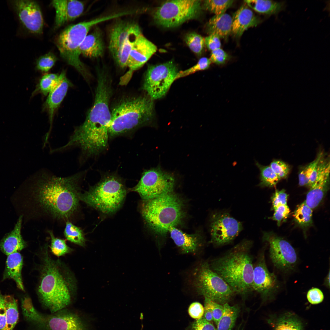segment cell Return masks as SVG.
I'll return each mask as SVG.
<instances>
[{"mask_svg":"<svg viewBox=\"0 0 330 330\" xmlns=\"http://www.w3.org/2000/svg\"><path fill=\"white\" fill-rule=\"evenodd\" d=\"M223 305V313L217 325L216 330H232L239 315L240 308L237 305L231 306L228 303Z\"/></svg>","mask_w":330,"mask_h":330,"instance_id":"32","label":"cell"},{"mask_svg":"<svg viewBox=\"0 0 330 330\" xmlns=\"http://www.w3.org/2000/svg\"><path fill=\"white\" fill-rule=\"evenodd\" d=\"M329 166L320 174L307 193L304 202L312 209L318 206L328 190L329 183Z\"/></svg>","mask_w":330,"mask_h":330,"instance_id":"24","label":"cell"},{"mask_svg":"<svg viewBox=\"0 0 330 330\" xmlns=\"http://www.w3.org/2000/svg\"><path fill=\"white\" fill-rule=\"evenodd\" d=\"M204 313L203 317L207 321L211 322L213 321L212 310L208 303L204 301Z\"/></svg>","mask_w":330,"mask_h":330,"instance_id":"55","label":"cell"},{"mask_svg":"<svg viewBox=\"0 0 330 330\" xmlns=\"http://www.w3.org/2000/svg\"><path fill=\"white\" fill-rule=\"evenodd\" d=\"M6 313L5 326L2 330H13L19 318L17 302L11 295H4Z\"/></svg>","mask_w":330,"mask_h":330,"instance_id":"33","label":"cell"},{"mask_svg":"<svg viewBox=\"0 0 330 330\" xmlns=\"http://www.w3.org/2000/svg\"><path fill=\"white\" fill-rule=\"evenodd\" d=\"M234 1L232 0H205L203 2V7L215 15H218L225 13Z\"/></svg>","mask_w":330,"mask_h":330,"instance_id":"39","label":"cell"},{"mask_svg":"<svg viewBox=\"0 0 330 330\" xmlns=\"http://www.w3.org/2000/svg\"><path fill=\"white\" fill-rule=\"evenodd\" d=\"M23 28L29 32L40 34L43 32V17L40 8L36 2L17 0L10 2Z\"/></svg>","mask_w":330,"mask_h":330,"instance_id":"16","label":"cell"},{"mask_svg":"<svg viewBox=\"0 0 330 330\" xmlns=\"http://www.w3.org/2000/svg\"><path fill=\"white\" fill-rule=\"evenodd\" d=\"M127 190L122 180L113 174L104 176L87 191L79 195L80 200L103 214H112L121 206Z\"/></svg>","mask_w":330,"mask_h":330,"instance_id":"8","label":"cell"},{"mask_svg":"<svg viewBox=\"0 0 330 330\" xmlns=\"http://www.w3.org/2000/svg\"><path fill=\"white\" fill-rule=\"evenodd\" d=\"M324 153L323 151L320 150L317 157L313 161L303 167L300 170L298 175L299 185L300 186H308L310 176Z\"/></svg>","mask_w":330,"mask_h":330,"instance_id":"41","label":"cell"},{"mask_svg":"<svg viewBox=\"0 0 330 330\" xmlns=\"http://www.w3.org/2000/svg\"><path fill=\"white\" fill-rule=\"evenodd\" d=\"M51 4L55 11L56 28L78 17L82 14L84 8V3L77 0H53Z\"/></svg>","mask_w":330,"mask_h":330,"instance_id":"19","label":"cell"},{"mask_svg":"<svg viewBox=\"0 0 330 330\" xmlns=\"http://www.w3.org/2000/svg\"><path fill=\"white\" fill-rule=\"evenodd\" d=\"M274 213L272 219L277 222L280 225L281 222L286 219L290 212V210L287 205H280L274 209Z\"/></svg>","mask_w":330,"mask_h":330,"instance_id":"48","label":"cell"},{"mask_svg":"<svg viewBox=\"0 0 330 330\" xmlns=\"http://www.w3.org/2000/svg\"><path fill=\"white\" fill-rule=\"evenodd\" d=\"M228 58L226 53L220 48L211 52L209 59L211 62L220 65L224 64Z\"/></svg>","mask_w":330,"mask_h":330,"instance_id":"49","label":"cell"},{"mask_svg":"<svg viewBox=\"0 0 330 330\" xmlns=\"http://www.w3.org/2000/svg\"><path fill=\"white\" fill-rule=\"evenodd\" d=\"M6 313L5 306L4 295L0 291V330L4 327L6 322Z\"/></svg>","mask_w":330,"mask_h":330,"instance_id":"54","label":"cell"},{"mask_svg":"<svg viewBox=\"0 0 330 330\" xmlns=\"http://www.w3.org/2000/svg\"><path fill=\"white\" fill-rule=\"evenodd\" d=\"M252 245L251 240H244L209 263L211 269L243 298L253 291Z\"/></svg>","mask_w":330,"mask_h":330,"instance_id":"3","label":"cell"},{"mask_svg":"<svg viewBox=\"0 0 330 330\" xmlns=\"http://www.w3.org/2000/svg\"><path fill=\"white\" fill-rule=\"evenodd\" d=\"M138 25L135 22L121 20L113 25L109 32L108 48L113 58L118 53L127 37Z\"/></svg>","mask_w":330,"mask_h":330,"instance_id":"20","label":"cell"},{"mask_svg":"<svg viewBox=\"0 0 330 330\" xmlns=\"http://www.w3.org/2000/svg\"><path fill=\"white\" fill-rule=\"evenodd\" d=\"M307 298L309 302L312 304L321 303L324 299V294L321 291L317 288H313L308 291Z\"/></svg>","mask_w":330,"mask_h":330,"instance_id":"50","label":"cell"},{"mask_svg":"<svg viewBox=\"0 0 330 330\" xmlns=\"http://www.w3.org/2000/svg\"><path fill=\"white\" fill-rule=\"evenodd\" d=\"M256 165L260 171V186L263 187H273L276 185L280 180L269 166L261 165L257 162Z\"/></svg>","mask_w":330,"mask_h":330,"instance_id":"37","label":"cell"},{"mask_svg":"<svg viewBox=\"0 0 330 330\" xmlns=\"http://www.w3.org/2000/svg\"><path fill=\"white\" fill-rule=\"evenodd\" d=\"M40 252L37 293L42 305L53 313L71 304L77 291L76 281L63 262L52 258L47 245Z\"/></svg>","mask_w":330,"mask_h":330,"instance_id":"2","label":"cell"},{"mask_svg":"<svg viewBox=\"0 0 330 330\" xmlns=\"http://www.w3.org/2000/svg\"><path fill=\"white\" fill-rule=\"evenodd\" d=\"M204 298V301L208 303L211 309L213 321L217 325L223 314V305L218 303L208 298Z\"/></svg>","mask_w":330,"mask_h":330,"instance_id":"47","label":"cell"},{"mask_svg":"<svg viewBox=\"0 0 330 330\" xmlns=\"http://www.w3.org/2000/svg\"><path fill=\"white\" fill-rule=\"evenodd\" d=\"M60 79L56 86L49 93L44 104V108L48 111L50 127L52 126L54 112L63 100L72 83L66 76L65 71L59 75Z\"/></svg>","mask_w":330,"mask_h":330,"instance_id":"22","label":"cell"},{"mask_svg":"<svg viewBox=\"0 0 330 330\" xmlns=\"http://www.w3.org/2000/svg\"><path fill=\"white\" fill-rule=\"evenodd\" d=\"M204 307L200 302H194L192 303L188 309V313L192 318L198 319L203 317Z\"/></svg>","mask_w":330,"mask_h":330,"instance_id":"51","label":"cell"},{"mask_svg":"<svg viewBox=\"0 0 330 330\" xmlns=\"http://www.w3.org/2000/svg\"><path fill=\"white\" fill-rule=\"evenodd\" d=\"M267 321L273 330H303L301 321L296 315L291 313L278 316L272 315Z\"/></svg>","mask_w":330,"mask_h":330,"instance_id":"29","label":"cell"},{"mask_svg":"<svg viewBox=\"0 0 330 330\" xmlns=\"http://www.w3.org/2000/svg\"><path fill=\"white\" fill-rule=\"evenodd\" d=\"M262 240L270 245V256L274 265L284 272L294 270L298 262L295 249L283 238L273 232H264Z\"/></svg>","mask_w":330,"mask_h":330,"instance_id":"14","label":"cell"},{"mask_svg":"<svg viewBox=\"0 0 330 330\" xmlns=\"http://www.w3.org/2000/svg\"><path fill=\"white\" fill-rule=\"evenodd\" d=\"M2 280L11 279L15 282L17 287L24 291L21 271L23 264V258L19 252L7 255Z\"/></svg>","mask_w":330,"mask_h":330,"instance_id":"27","label":"cell"},{"mask_svg":"<svg viewBox=\"0 0 330 330\" xmlns=\"http://www.w3.org/2000/svg\"><path fill=\"white\" fill-rule=\"evenodd\" d=\"M168 232L182 253H195L202 245L200 237L196 234H187L175 227L170 228Z\"/></svg>","mask_w":330,"mask_h":330,"instance_id":"25","label":"cell"},{"mask_svg":"<svg viewBox=\"0 0 330 330\" xmlns=\"http://www.w3.org/2000/svg\"><path fill=\"white\" fill-rule=\"evenodd\" d=\"M112 92L108 76L103 72H100L98 76L93 105L84 122L77 128L80 138L90 147L101 148L108 145L111 120L109 103Z\"/></svg>","mask_w":330,"mask_h":330,"instance_id":"4","label":"cell"},{"mask_svg":"<svg viewBox=\"0 0 330 330\" xmlns=\"http://www.w3.org/2000/svg\"><path fill=\"white\" fill-rule=\"evenodd\" d=\"M57 58L51 52H49L40 57L37 60L36 67L37 69L43 72H47L54 66Z\"/></svg>","mask_w":330,"mask_h":330,"instance_id":"44","label":"cell"},{"mask_svg":"<svg viewBox=\"0 0 330 330\" xmlns=\"http://www.w3.org/2000/svg\"><path fill=\"white\" fill-rule=\"evenodd\" d=\"M201 4L200 0L167 1L155 10L154 19L157 24L164 28L176 27L198 17L202 12Z\"/></svg>","mask_w":330,"mask_h":330,"instance_id":"10","label":"cell"},{"mask_svg":"<svg viewBox=\"0 0 330 330\" xmlns=\"http://www.w3.org/2000/svg\"><path fill=\"white\" fill-rule=\"evenodd\" d=\"M59 79V75L53 73L45 75L40 79L32 95L37 93L47 95L56 86Z\"/></svg>","mask_w":330,"mask_h":330,"instance_id":"36","label":"cell"},{"mask_svg":"<svg viewBox=\"0 0 330 330\" xmlns=\"http://www.w3.org/2000/svg\"><path fill=\"white\" fill-rule=\"evenodd\" d=\"M185 41L193 52L198 55L201 54L205 43L204 38L201 35L195 32H191L186 35Z\"/></svg>","mask_w":330,"mask_h":330,"instance_id":"42","label":"cell"},{"mask_svg":"<svg viewBox=\"0 0 330 330\" xmlns=\"http://www.w3.org/2000/svg\"><path fill=\"white\" fill-rule=\"evenodd\" d=\"M288 195L284 190H276L272 197L273 209L281 205H287Z\"/></svg>","mask_w":330,"mask_h":330,"instance_id":"52","label":"cell"},{"mask_svg":"<svg viewBox=\"0 0 330 330\" xmlns=\"http://www.w3.org/2000/svg\"><path fill=\"white\" fill-rule=\"evenodd\" d=\"M205 43L207 48L211 51L221 48L220 38L215 35H210L204 38Z\"/></svg>","mask_w":330,"mask_h":330,"instance_id":"53","label":"cell"},{"mask_svg":"<svg viewBox=\"0 0 330 330\" xmlns=\"http://www.w3.org/2000/svg\"><path fill=\"white\" fill-rule=\"evenodd\" d=\"M186 330H216V329L211 322L202 317L191 323Z\"/></svg>","mask_w":330,"mask_h":330,"instance_id":"46","label":"cell"},{"mask_svg":"<svg viewBox=\"0 0 330 330\" xmlns=\"http://www.w3.org/2000/svg\"><path fill=\"white\" fill-rule=\"evenodd\" d=\"M64 233L67 240L80 246L85 247L86 240L82 229L69 221L66 222Z\"/></svg>","mask_w":330,"mask_h":330,"instance_id":"35","label":"cell"},{"mask_svg":"<svg viewBox=\"0 0 330 330\" xmlns=\"http://www.w3.org/2000/svg\"><path fill=\"white\" fill-rule=\"evenodd\" d=\"M269 166L280 179L286 178L290 170L289 165L284 162L280 160H275L273 161Z\"/></svg>","mask_w":330,"mask_h":330,"instance_id":"45","label":"cell"},{"mask_svg":"<svg viewBox=\"0 0 330 330\" xmlns=\"http://www.w3.org/2000/svg\"><path fill=\"white\" fill-rule=\"evenodd\" d=\"M157 47L141 34L137 38L130 52L127 64L129 70L121 78L122 85L127 84L135 71L142 67L156 52Z\"/></svg>","mask_w":330,"mask_h":330,"instance_id":"17","label":"cell"},{"mask_svg":"<svg viewBox=\"0 0 330 330\" xmlns=\"http://www.w3.org/2000/svg\"><path fill=\"white\" fill-rule=\"evenodd\" d=\"M280 286L276 276L268 270L264 252H260L253 264V291L258 293L263 301L265 302L274 298Z\"/></svg>","mask_w":330,"mask_h":330,"instance_id":"15","label":"cell"},{"mask_svg":"<svg viewBox=\"0 0 330 330\" xmlns=\"http://www.w3.org/2000/svg\"><path fill=\"white\" fill-rule=\"evenodd\" d=\"M244 2L249 7L255 11L268 16L277 15L280 12L285 10L286 6L284 1L248 0Z\"/></svg>","mask_w":330,"mask_h":330,"instance_id":"30","label":"cell"},{"mask_svg":"<svg viewBox=\"0 0 330 330\" xmlns=\"http://www.w3.org/2000/svg\"><path fill=\"white\" fill-rule=\"evenodd\" d=\"M48 232L51 240L50 247L53 254L60 257L73 251V249L67 244L65 240L55 237L51 230L48 231Z\"/></svg>","mask_w":330,"mask_h":330,"instance_id":"40","label":"cell"},{"mask_svg":"<svg viewBox=\"0 0 330 330\" xmlns=\"http://www.w3.org/2000/svg\"><path fill=\"white\" fill-rule=\"evenodd\" d=\"M178 72L172 61L149 66L145 74L143 88L153 100L160 98L165 95Z\"/></svg>","mask_w":330,"mask_h":330,"instance_id":"11","label":"cell"},{"mask_svg":"<svg viewBox=\"0 0 330 330\" xmlns=\"http://www.w3.org/2000/svg\"><path fill=\"white\" fill-rule=\"evenodd\" d=\"M211 63L209 58L206 57H202L199 60L197 64L193 67L185 70L179 72L176 77V80L197 72L207 69Z\"/></svg>","mask_w":330,"mask_h":330,"instance_id":"43","label":"cell"},{"mask_svg":"<svg viewBox=\"0 0 330 330\" xmlns=\"http://www.w3.org/2000/svg\"><path fill=\"white\" fill-rule=\"evenodd\" d=\"M141 34L138 25L127 37L119 51L113 58L120 67L124 68L127 67V61L133 46L138 37Z\"/></svg>","mask_w":330,"mask_h":330,"instance_id":"31","label":"cell"},{"mask_svg":"<svg viewBox=\"0 0 330 330\" xmlns=\"http://www.w3.org/2000/svg\"><path fill=\"white\" fill-rule=\"evenodd\" d=\"M261 22L246 4L243 5L232 17L231 33L235 37H240L248 29L256 26Z\"/></svg>","mask_w":330,"mask_h":330,"instance_id":"21","label":"cell"},{"mask_svg":"<svg viewBox=\"0 0 330 330\" xmlns=\"http://www.w3.org/2000/svg\"><path fill=\"white\" fill-rule=\"evenodd\" d=\"M21 308L23 315L26 320L40 326L42 324L46 315L36 310L29 297H26L22 299Z\"/></svg>","mask_w":330,"mask_h":330,"instance_id":"34","label":"cell"},{"mask_svg":"<svg viewBox=\"0 0 330 330\" xmlns=\"http://www.w3.org/2000/svg\"><path fill=\"white\" fill-rule=\"evenodd\" d=\"M210 222V242L216 247L232 243L243 228L241 222L225 211L213 213Z\"/></svg>","mask_w":330,"mask_h":330,"instance_id":"13","label":"cell"},{"mask_svg":"<svg viewBox=\"0 0 330 330\" xmlns=\"http://www.w3.org/2000/svg\"><path fill=\"white\" fill-rule=\"evenodd\" d=\"M105 46L102 35L98 28L86 36L80 46L81 54L85 57L92 58L102 56Z\"/></svg>","mask_w":330,"mask_h":330,"instance_id":"26","label":"cell"},{"mask_svg":"<svg viewBox=\"0 0 330 330\" xmlns=\"http://www.w3.org/2000/svg\"><path fill=\"white\" fill-rule=\"evenodd\" d=\"M23 216H20L13 230L6 234L0 241V250L7 255L18 252L27 246L21 234Z\"/></svg>","mask_w":330,"mask_h":330,"instance_id":"23","label":"cell"},{"mask_svg":"<svg viewBox=\"0 0 330 330\" xmlns=\"http://www.w3.org/2000/svg\"><path fill=\"white\" fill-rule=\"evenodd\" d=\"M154 108L153 100L148 95L121 100L111 112L109 137L126 133L147 124L153 117Z\"/></svg>","mask_w":330,"mask_h":330,"instance_id":"5","label":"cell"},{"mask_svg":"<svg viewBox=\"0 0 330 330\" xmlns=\"http://www.w3.org/2000/svg\"><path fill=\"white\" fill-rule=\"evenodd\" d=\"M312 209L304 201L297 208L294 217L296 222L300 226L306 227L312 223Z\"/></svg>","mask_w":330,"mask_h":330,"instance_id":"38","label":"cell"},{"mask_svg":"<svg viewBox=\"0 0 330 330\" xmlns=\"http://www.w3.org/2000/svg\"><path fill=\"white\" fill-rule=\"evenodd\" d=\"M118 17V14L116 13L70 25L65 28L57 37L56 41L61 57L84 77L87 78L89 74L79 58L82 43L92 27Z\"/></svg>","mask_w":330,"mask_h":330,"instance_id":"7","label":"cell"},{"mask_svg":"<svg viewBox=\"0 0 330 330\" xmlns=\"http://www.w3.org/2000/svg\"><path fill=\"white\" fill-rule=\"evenodd\" d=\"M142 215L148 227L155 233L164 236L172 227L178 225L184 215L183 204L172 192L153 199L143 200Z\"/></svg>","mask_w":330,"mask_h":330,"instance_id":"6","label":"cell"},{"mask_svg":"<svg viewBox=\"0 0 330 330\" xmlns=\"http://www.w3.org/2000/svg\"><path fill=\"white\" fill-rule=\"evenodd\" d=\"M41 326L44 330H88L80 316L66 308L46 315Z\"/></svg>","mask_w":330,"mask_h":330,"instance_id":"18","label":"cell"},{"mask_svg":"<svg viewBox=\"0 0 330 330\" xmlns=\"http://www.w3.org/2000/svg\"><path fill=\"white\" fill-rule=\"evenodd\" d=\"M174 178L159 168L145 171L137 184L130 189L138 193L143 200L156 198L172 192Z\"/></svg>","mask_w":330,"mask_h":330,"instance_id":"12","label":"cell"},{"mask_svg":"<svg viewBox=\"0 0 330 330\" xmlns=\"http://www.w3.org/2000/svg\"><path fill=\"white\" fill-rule=\"evenodd\" d=\"M82 176L81 173L66 177L41 176L25 193L24 205L36 215L57 219L71 218L79 207Z\"/></svg>","mask_w":330,"mask_h":330,"instance_id":"1","label":"cell"},{"mask_svg":"<svg viewBox=\"0 0 330 330\" xmlns=\"http://www.w3.org/2000/svg\"><path fill=\"white\" fill-rule=\"evenodd\" d=\"M193 276V285L197 292L218 303H228L236 294L225 281L211 269L208 262L200 263L196 268Z\"/></svg>","mask_w":330,"mask_h":330,"instance_id":"9","label":"cell"},{"mask_svg":"<svg viewBox=\"0 0 330 330\" xmlns=\"http://www.w3.org/2000/svg\"><path fill=\"white\" fill-rule=\"evenodd\" d=\"M232 23V17L228 14L215 15L207 24L206 30L209 35H215L226 39L231 33Z\"/></svg>","mask_w":330,"mask_h":330,"instance_id":"28","label":"cell"},{"mask_svg":"<svg viewBox=\"0 0 330 330\" xmlns=\"http://www.w3.org/2000/svg\"><path fill=\"white\" fill-rule=\"evenodd\" d=\"M330 272L329 271L328 273L326 276L325 280L324 281V285L329 288L330 287Z\"/></svg>","mask_w":330,"mask_h":330,"instance_id":"56","label":"cell"}]
</instances>
